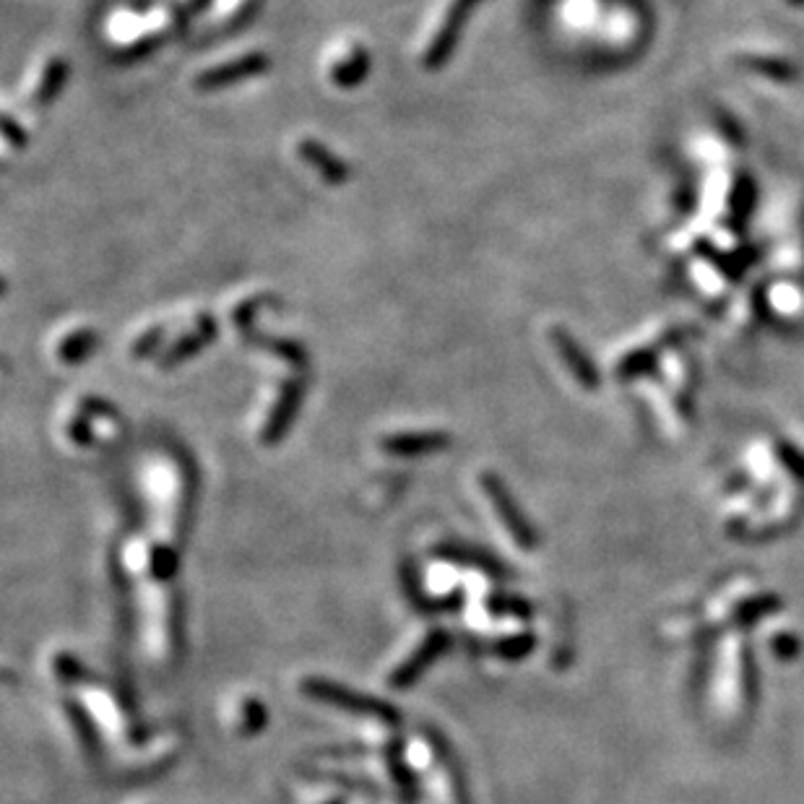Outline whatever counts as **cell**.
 Instances as JSON below:
<instances>
[{"mask_svg": "<svg viewBox=\"0 0 804 804\" xmlns=\"http://www.w3.org/2000/svg\"><path fill=\"white\" fill-rule=\"evenodd\" d=\"M138 625L141 646L151 661H170L177 648V612L170 583L138 578Z\"/></svg>", "mask_w": 804, "mask_h": 804, "instance_id": "6da1fadb", "label": "cell"}, {"mask_svg": "<svg viewBox=\"0 0 804 804\" xmlns=\"http://www.w3.org/2000/svg\"><path fill=\"white\" fill-rule=\"evenodd\" d=\"M302 693L310 695L318 703H326L331 708H339V711L354 713V716H367V719H375L380 724H396L399 721V711H393L388 703L378 698H370L365 693H357V690H349V687L339 685V682L331 680H318V677H310V680L302 682Z\"/></svg>", "mask_w": 804, "mask_h": 804, "instance_id": "7a4b0ae2", "label": "cell"}, {"mask_svg": "<svg viewBox=\"0 0 804 804\" xmlns=\"http://www.w3.org/2000/svg\"><path fill=\"white\" fill-rule=\"evenodd\" d=\"M482 0H451V6L445 11L443 24L438 27L435 37H432L430 47L425 53V68L427 71H440V68L451 60L453 50H456L461 32H464L466 21H469L471 11L479 6Z\"/></svg>", "mask_w": 804, "mask_h": 804, "instance_id": "3957f363", "label": "cell"}, {"mask_svg": "<svg viewBox=\"0 0 804 804\" xmlns=\"http://www.w3.org/2000/svg\"><path fill=\"white\" fill-rule=\"evenodd\" d=\"M414 752V763L422 773H425V784H427V794H430L432 804H464L461 802V786H456V776L448 765L440 760V755L432 752V747L427 745L425 739H419L412 745ZM414 768V771H417Z\"/></svg>", "mask_w": 804, "mask_h": 804, "instance_id": "277c9868", "label": "cell"}, {"mask_svg": "<svg viewBox=\"0 0 804 804\" xmlns=\"http://www.w3.org/2000/svg\"><path fill=\"white\" fill-rule=\"evenodd\" d=\"M268 66H271V60L266 53H245L229 63H222V66L198 73L196 89L198 92H219V89L242 84L253 76H261L268 71Z\"/></svg>", "mask_w": 804, "mask_h": 804, "instance_id": "5b68a950", "label": "cell"}, {"mask_svg": "<svg viewBox=\"0 0 804 804\" xmlns=\"http://www.w3.org/2000/svg\"><path fill=\"white\" fill-rule=\"evenodd\" d=\"M302 399H305V380L292 378L287 380L279 391V399L274 401L271 412L266 417V425L261 430V443L263 445H276L282 443L289 427L295 425L297 414H300Z\"/></svg>", "mask_w": 804, "mask_h": 804, "instance_id": "8992f818", "label": "cell"}, {"mask_svg": "<svg viewBox=\"0 0 804 804\" xmlns=\"http://www.w3.org/2000/svg\"><path fill=\"white\" fill-rule=\"evenodd\" d=\"M448 643H451V638H448L445 630H432V633H427L425 638L419 641V646L414 648L412 654L406 656L399 667L393 669L391 680H388L391 682V687H396V690H406V687H412L414 682H417L419 677H422V674L432 667V661L440 659V656L445 654Z\"/></svg>", "mask_w": 804, "mask_h": 804, "instance_id": "52a82bcc", "label": "cell"}, {"mask_svg": "<svg viewBox=\"0 0 804 804\" xmlns=\"http://www.w3.org/2000/svg\"><path fill=\"white\" fill-rule=\"evenodd\" d=\"M482 490L484 495L490 497L497 518L503 521L505 531L513 536V542L521 544V547H531L534 544V534H531L529 523L523 521V513L518 510L516 500H513V495H510L508 487L503 484V479L487 471V474H482Z\"/></svg>", "mask_w": 804, "mask_h": 804, "instance_id": "ba28073f", "label": "cell"}, {"mask_svg": "<svg viewBox=\"0 0 804 804\" xmlns=\"http://www.w3.org/2000/svg\"><path fill=\"white\" fill-rule=\"evenodd\" d=\"M216 336H219V323H216L214 315L206 313L198 315L196 328L188 331L185 336H180V339L159 357V367H162V370H172V367L177 365H185L188 360L198 357L209 344H214Z\"/></svg>", "mask_w": 804, "mask_h": 804, "instance_id": "9c48e42d", "label": "cell"}, {"mask_svg": "<svg viewBox=\"0 0 804 804\" xmlns=\"http://www.w3.org/2000/svg\"><path fill=\"white\" fill-rule=\"evenodd\" d=\"M451 445V435L445 430H425V432H393L380 440V448L391 456H427V453L445 451Z\"/></svg>", "mask_w": 804, "mask_h": 804, "instance_id": "30bf717a", "label": "cell"}, {"mask_svg": "<svg viewBox=\"0 0 804 804\" xmlns=\"http://www.w3.org/2000/svg\"><path fill=\"white\" fill-rule=\"evenodd\" d=\"M297 151H300V157L305 159V162H308L310 167H313V170L318 172L323 180H326V183L341 185V183H347L349 175H352L349 164L344 162L339 154H334V151L328 149L326 144L315 141V138H302L300 146H297Z\"/></svg>", "mask_w": 804, "mask_h": 804, "instance_id": "8fae6325", "label": "cell"}, {"mask_svg": "<svg viewBox=\"0 0 804 804\" xmlns=\"http://www.w3.org/2000/svg\"><path fill=\"white\" fill-rule=\"evenodd\" d=\"M81 698H84L86 711H89L92 721L102 729V732H107V737H118V734L125 732L123 711H120L118 703L112 700L110 693L97 690V687H89Z\"/></svg>", "mask_w": 804, "mask_h": 804, "instance_id": "7c38bea8", "label": "cell"}, {"mask_svg": "<svg viewBox=\"0 0 804 804\" xmlns=\"http://www.w3.org/2000/svg\"><path fill=\"white\" fill-rule=\"evenodd\" d=\"M370 68H373V63H370V53H367L365 47H352L331 68V81L336 86H341V89H354V86H360L370 76Z\"/></svg>", "mask_w": 804, "mask_h": 804, "instance_id": "4fadbf2b", "label": "cell"}, {"mask_svg": "<svg viewBox=\"0 0 804 804\" xmlns=\"http://www.w3.org/2000/svg\"><path fill=\"white\" fill-rule=\"evenodd\" d=\"M552 339H555V347H557V352H560V357H563V360L568 362L570 373L576 375V378L581 380L583 386H594V383H596V370H594V365H591L589 357H586V354L581 352V347H578L576 341L570 339V336L565 334L563 328H555V334H552Z\"/></svg>", "mask_w": 804, "mask_h": 804, "instance_id": "5bb4252c", "label": "cell"}, {"mask_svg": "<svg viewBox=\"0 0 804 804\" xmlns=\"http://www.w3.org/2000/svg\"><path fill=\"white\" fill-rule=\"evenodd\" d=\"M99 347V336L94 328H79L58 344V360L66 365H79L89 360Z\"/></svg>", "mask_w": 804, "mask_h": 804, "instance_id": "9a60e30c", "label": "cell"}, {"mask_svg": "<svg viewBox=\"0 0 804 804\" xmlns=\"http://www.w3.org/2000/svg\"><path fill=\"white\" fill-rule=\"evenodd\" d=\"M68 73H71V66H68L66 58H53L47 63V68L42 71L40 86H37V94H34L37 105H53V99L66 89Z\"/></svg>", "mask_w": 804, "mask_h": 804, "instance_id": "2e32d148", "label": "cell"}, {"mask_svg": "<svg viewBox=\"0 0 804 804\" xmlns=\"http://www.w3.org/2000/svg\"><path fill=\"white\" fill-rule=\"evenodd\" d=\"M263 347H266L268 352H274L276 357L287 360L289 365L305 367V362H308V352H305V347L292 339H266L263 341Z\"/></svg>", "mask_w": 804, "mask_h": 804, "instance_id": "e0dca14e", "label": "cell"}, {"mask_svg": "<svg viewBox=\"0 0 804 804\" xmlns=\"http://www.w3.org/2000/svg\"><path fill=\"white\" fill-rule=\"evenodd\" d=\"M266 297H255V300H248L242 302L240 308L235 310V326L237 331H240L245 339H250L255 331V315H258V310H261V305H266Z\"/></svg>", "mask_w": 804, "mask_h": 804, "instance_id": "ac0fdd59", "label": "cell"}, {"mask_svg": "<svg viewBox=\"0 0 804 804\" xmlns=\"http://www.w3.org/2000/svg\"><path fill=\"white\" fill-rule=\"evenodd\" d=\"M162 339H164L162 326H154L149 328V331H144V334L138 336L136 344H133V357H136V360H144V357L157 354L159 347H162Z\"/></svg>", "mask_w": 804, "mask_h": 804, "instance_id": "d6986e66", "label": "cell"}, {"mask_svg": "<svg viewBox=\"0 0 804 804\" xmlns=\"http://www.w3.org/2000/svg\"><path fill=\"white\" fill-rule=\"evenodd\" d=\"M240 711H242L240 726H242V732H245V734L258 732V729H261V726L266 724V711H263V706L258 703V700H245Z\"/></svg>", "mask_w": 804, "mask_h": 804, "instance_id": "ffe728a7", "label": "cell"}, {"mask_svg": "<svg viewBox=\"0 0 804 804\" xmlns=\"http://www.w3.org/2000/svg\"><path fill=\"white\" fill-rule=\"evenodd\" d=\"M68 438L76 445H92L94 443V430L89 422V414H79L68 422Z\"/></svg>", "mask_w": 804, "mask_h": 804, "instance_id": "44dd1931", "label": "cell"}, {"mask_svg": "<svg viewBox=\"0 0 804 804\" xmlns=\"http://www.w3.org/2000/svg\"><path fill=\"white\" fill-rule=\"evenodd\" d=\"M3 138H6V144L14 146V149H24V146L29 144V133L24 131L21 123H16L11 115L3 118Z\"/></svg>", "mask_w": 804, "mask_h": 804, "instance_id": "7402d4cb", "label": "cell"}, {"mask_svg": "<svg viewBox=\"0 0 804 804\" xmlns=\"http://www.w3.org/2000/svg\"><path fill=\"white\" fill-rule=\"evenodd\" d=\"M531 648V638H508V641H503L500 646H497V651L503 656H510V659H518L521 654H526Z\"/></svg>", "mask_w": 804, "mask_h": 804, "instance_id": "603a6c76", "label": "cell"}, {"mask_svg": "<svg viewBox=\"0 0 804 804\" xmlns=\"http://www.w3.org/2000/svg\"><path fill=\"white\" fill-rule=\"evenodd\" d=\"M328 804H344V802H328Z\"/></svg>", "mask_w": 804, "mask_h": 804, "instance_id": "cb8c5ba5", "label": "cell"}]
</instances>
